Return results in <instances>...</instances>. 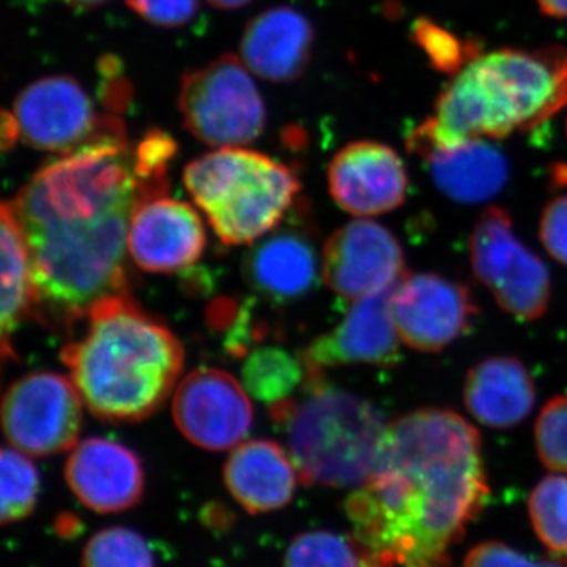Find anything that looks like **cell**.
I'll return each mask as SVG.
<instances>
[{"mask_svg":"<svg viewBox=\"0 0 567 567\" xmlns=\"http://www.w3.org/2000/svg\"><path fill=\"white\" fill-rule=\"evenodd\" d=\"M167 186L141 174L128 140L93 142L37 171L11 200L31 252L35 311L70 327L128 295L134 212Z\"/></svg>","mask_w":567,"mask_h":567,"instance_id":"obj_1","label":"cell"},{"mask_svg":"<svg viewBox=\"0 0 567 567\" xmlns=\"http://www.w3.org/2000/svg\"><path fill=\"white\" fill-rule=\"evenodd\" d=\"M488 495L481 436L468 421L446 409L395 417L374 473L346 499L361 567H446Z\"/></svg>","mask_w":567,"mask_h":567,"instance_id":"obj_2","label":"cell"},{"mask_svg":"<svg viewBox=\"0 0 567 567\" xmlns=\"http://www.w3.org/2000/svg\"><path fill=\"white\" fill-rule=\"evenodd\" d=\"M87 320L85 333L63 347L62 361L89 410L112 423L158 412L182 374L181 341L130 295L100 301Z\"/></svg>","mask_w":567,"mask_h":567,"instance_id":"obj_3","label":"cell"},{"mask_svg":"<svg viewBox=\"0 0 567 567\" xmlns=\"http://www.w3.org/2000/svg\"><path fill=\"white\" fill-rule=\"evenodd\" d=\"M567 104V54L499 50L476 55L447 84L432 117L409 134L421 158L465 142L503 140L546 122Z\"/></svg>","mask_w":567,"mask_h":567,"instance_id":"obj_4","label":"cell"},{"mask_svg":"<svg viewBox=\"0 0 567 567\" xmlns=\"http://www.w3.org/2000/svg\"><path fill=\"white\" fill-rule=\"evenodd\" d=\"M271 420L306 484L360 487L374 473L388 423L377 406L306 374L301 394L270 406Z\"/></svg>","mask_w":567,"mask_h":567,"instance_id":"obj_5","label":"cell"},{"mask_svg":"<svg viewBox=\"0 0 567 567\" xmlns=\"http://www.w3.org/2000/svg\"><path fill=\"white\" fill-rule=\"evenodd\" d=\"M194 203L223 244H254L286 219L300 181L264 153L226 147L194 159L183 173Z\"/></svg>","mask_w":567,"mask_h":567,"instance_id":"obj_6","label":"cell"},{"mask_svg":"<svg viewBox=\"0 0 567 567\" xmlns=\"http://www.w3.org/2000/svg\"><path fill=\"white\" fill-rule=\"evenodd\" d=\"M248 66L224 54L183 76L178 107L186 130L212 147H240L262 134L267 111Z\"/></svg>","mask_w":567,"mask_h":567,"instance_id":"obj_7","label":"cell"},{"mask_svg":"<svg viewBox=\"0 0 567 567\" xmlns=\"http://www.w3.org/2000/svg\"><path fill=\"white\" fill-rule=\"evenodd\" d=\"M473 274L507 315L535 322L546 315L551 284L546 264L514 233L506 210L488 207L470 235Z\"/></svg>","mask_w":567,"mask_h":567,"instance_id":"obj_8","label":"cell"},{"mask_svg":"<svg viewBox=\"0 0 567 567\" xmlns=\"http://www.w3.org/2000/svg\"><path fill=\"white\" fill-rule=\"evenodd\" d=\"M20 140L35 151L69 155L93 142L128 140L117 114H96L91 96L70 76L32 82L13 103Z\"/></svg>","mask_w":567,"mask_h":567,"instance_id":"obj_9","label":"cell"},{"mask_svg":"<svg viewBox=\"0 0 567 567\" xmlns=\"http://www.w3.org/2000/svg\"><path fill=\"white\" fill-rule=\"evenodd\" d=\"M81 394L55 372L21 377L3 395V434L31 456H54L76 446L82 427Z\"/></svg>","mask_w":567,"mask_h":567,"instance_id":"obj_10","label":"cell"},{"mask_svg":"<svg viewBox=\"0 0 567 567\" xmlns=\"http://www.w3.org/2000/svg\"><path fill=\"white\" fill-rule=\"evenodd\" d=\"M391 315L404 344L436 353L468 333L477 306L462 282L434 274L405 275L391 292Z\"/></svg>","mask_w":567,"mask_h":567,"instance_id":"obj_11","label":"cell"},{"mask_svg":"<svg viewBox=\"0 0 567 567\" xmlns=\"http://www.w3.org/2000/svg\"><path fill=\"white\" fill-rule=\"evenodd\" d=\"M405 275L402 246L382 224L369 219L347 223L323 246V281L344 300L393 289Z\"/></svg>","mask_w":567,"mask_h":567,"instance_id":"obj_12","label":"cell"},{"mask_svg":"<svg viewBox=\"0 0 567 567\" xmlns=\"http://www.w3.org/2000/svg\"><path fill=\"white\" fill-rule=\"evenodd\" d=\"M173 415L182 434L208 451L240 445L254 420L245 386L212 368L196 369L182 380L175 390Z\"/></svg>","mask_w":567,"mask_h":567,"instance_id":"obj_13","label":"cell"},{"mask_svg":"<svg viewBox=\"0 0 567 567\" xmlns=\"http://www.w3.org/2000/svg\"><path fill=\"white\" fill-rule=\"evenodd\" d=\"M249 287L274 305L301 300L316 289L322 275V257L303 204L293 205L292 215L252 246L245 259Z\"/></svg>","mask_w":567,"mask_h":567,"instance_id":"obj_14","label":"cell"},{"mask_svg":"<svg viewBox=\"0 0 567 567\" xmlns=\"http://www.w3.org/2000/svg\"><path fill=\"white\" fill-rule=\"evenodd\" d=\"M393 289L354 300L338 327L306 347L300 354L306 374H324L327 369L339 365L393 368L398 364L401 336L391 315Z\"/></svg>","mask_w":567,"mask_h":567,"instance_id":"obj_15","label":"cell"},{"mask_svg":"<svg viewBox=\"0 0 567 567\" xmlns=\"http://www.w3.org/2000/svg\"><path fill=\"white\" fill-rule=\"evenodd\" d=\"M328 188L350 215H383L405 203L409 174L394 148L374 141L350 142L328 166Z\"/></svg>","mask_w":567,"mask_h":567,"instance_id":"obj_16","label":"cell"},{"mask_svg":"<svg viewBox=\"0 0 567 567\" xmlns=\"http://www.w3.org/2000/svg\"><path fill=\"white\" fill-rule=\"evenodd\" d=\"M207 246L203 219L192 205L164 196L145 200L134 212L128 251L148 274L188 270Z\"/></svg>","mask_w":567,"mask_h":567,"instance_id":"obj_17","label":"cell"},{"mask_svg":"<svg viewBox=\"0 0 567 567\" xmlns=\"http://www.w3.org/2000/svg\"><path fill=\"white\" fill-rule=\"evenodd\" d=\"M65 480L82 505L99 514L122 513L136 506L144 495L140 457L122 443L102 436L73 447Z\"/></svg>","mask_w":567,"mask_h":567,"instance_id":"obj_18","label":"cell"},{"mask_svg":"<svg viewBox=\"0 0 567 567\" xmlns=\"http://www.w3.org/2000/svg\"><path fill=\"white\" fill-rule=\"evenodd\" d=\"M315 44V29L300 11L276 7L249 21L241 39V61L257 76L286 82L301 76Z\"/></svg>","mask_w":567,"mask_h":567,"instance_id":"obj_19","label":"cell"},{"mask_svg":"<svg viewBox=\"0 0 567 567\" xmlns=\"http://www.w3.org/2000/svg\"><path fill=\"white\" fill-rule=\"evenodd\" d=\"M298 476L290 454L271 440L240 443L224 466L227 491L249 514L274 513L289 505Z\"/></svg>","mask_w":567,"mask_h":567,"instance_id":"obj_20","label":"cell"},{"mask_svg":"<svg viewBox=\"0 0 567 567\" xmlns=\"http://www.w3.org/2000/svg\"><path fill=\"white\" fill-rule=\"evenodd\" d=\"M464 399L470 415L481 424L511 429L535 409V380L517 358H487L466 375Z\"/></svg>","mask_w":567,"mask_h":567,"instance_id":"obj_21","label":"cell"},{"mask_svg":"<svg viewBox=\"0 0 567 567\" xmlns=\"http://www.w3.org/2000/svg\"><path fill=\"white\" fill-rule=\"evenodd\" d=\"M425 163L436 188L461 204L491 200L502 192L509 175L505 155L483 140L435 153Z\"/></svg>","mask_w":567,"mask_h":567,"instance_id":"obj_22","label":"cell"},{"mask_svg":"<svg viewBox=\"0 0 567 567\" xmlns=\"http://www.w3.org/2000/svg\"><path fill=\"white\" fill-rule=\"evenodd\" d=\"M0 237H2V357L17 358L11 336L22 320L35 315V287H33L32 260L28 241L11 203L2 204L0 212Z\"/></svg>","mask_w":567,"mask_h":567,"instance_id":"obj_23","label":"cell"},{"mask_svg":"<svg viewBox=\"0 0 567 567\" xmlns=\"http://www.w3.org/2000/svg\"><path fill=\"white\" fill-rule=\"evenodd\" d=\"M241 380L249 394L271 406L292 398L305 385L306 368L300 357L281 347H257L246 354Z\"/></svg>","mask_w":567,"mask_h":567,"instance_id":"obj_24","label":"cell"},{"mask_svg":"<svg viewBox=\"0 0 567 567\" xmlns=\"http://www.w3.org/2000/svg\"><path fill=\"white\" fill-rule=\"evenodd\" d=\"M2 502L0 517L3 524H14L31 516L40 492V475L35 464L17 447L2 451Z\"/></svg>","mask_w":567,"mask_h":567,"instance_id":"obj_25","label":"cell"},{"mask_svg":"<svg viewBox=\"0 0 567 567\" xmlns=\"http://www.w3.org/2000/svg\"><path fill=\"white\" fill-rule=\"evenodd\" d=\"M529 518L537 537L550 550H567V477L547 476L528 499Z\"/></svg>","mask_w":567,"mask_h":567,"instance_id":"obj_26","label":"cell"},{"mask_svg":"<svg viewBox=\"0 0 567 567\" xmlns=\"http://www.w3.org/2000/svg\"><path fill=\"white\" fill-rule=\"evenodd\" d=\"M84 567H155L147 540L130 528L112 527L95 533L82 555Z\"/></svg>","mask_w":567,"mask_h":567,"instance_id":"obj_27","label":"cell"},{"mask_svg":"<svg viewBox=\"0 0 567 567\" xmlns=\"http://www.w3.org/2000/svg\"><path fill=\"white\" fill-rule=\"evenodd\" d=\"M284 567H361L350 537L315 529L295 537L286 551Z\"/></svg>","mask_w":567,"mask_h":567,"instance_id":"obj_28","label":"cell"},{"mask_svg":"<svg viewBox=\"0 0 567 567\" xmlns=\"http://www.w3.org/2000/svg\"><path fill=\"white\" fill-rule=\"evenodd\" d=\"M535 436L540 462L567 475V394L547 402L537 417Z\"/></svg>","mask_w":567,"mask_h":567,"instance_id":"obj_29","label":"cell"},{"mask_svg":"<svg viewBox=\"0 0 567 567\" xmlns=\"http://www.w3.org/2000/svg\"><path fill=\"white\" fill-rule=\"evenodd\" d=\"M413 39L425 52L432 66L443 73H458L466 63L475 59L470 54L468 44L447 32L442 25L424 18L413 25Z\"/></svg>","mask_w":567,"mask_h":567,"instance_id":"obj_30","label":"cell"},{"mask_svg":"<svg viewBox=\"0 0 567 567\" xmlns=\"http://www.w3.org/2000/svg\"><path fill=\"white\" fill-rule=\"evenodd\" d=\"M464 567H567V555L532 558L499 543H484L470 550Z\"/></svg>","mask_w":567,"mask_h":567,"instance_id":"obj_31","label":"cell"},{"mask_svg":"<svg viewBox=\"0 0 567 567\" xmlns=\"http://www.w3.org/2000/svg\"><path fill=\"white\" fill-rule=\"evenodd\" d=\"M200 0H126L130 9L145 21L162 28L188 24L199 10Z\"/></svg>","mask_w":567,"mask_h":567,"instance_id":"obj_32","label":"cell"},{"mask_svg":"<svg viewBox=\"0 0 567 567\" xmlns=\"http://www.w3.org/2000/svg\"><path fill=\"white\" fill-rule=\"evenodd\" d=\"M539 237L547 252L567 267V194L555 197L544 207Z\"/></svg>","mask_w":567,"mask_h":567,"instance_id":"obj_33","label":"cell"},{"mask_svg":"<svg viewBox=\"0 0 567 567\" xmlns=\"http://www.w3.org/2000/svg\"><path fill=\"white\" fill-rule=\"evenodd\" d=\"M100 70L103 74V104L112 114H121L125 111L126 103H128L130 95H132L128 82L122 78L121 62L110 55V58L103 59Z\"/></svg>","mask_w":567,"mask_h":567,"instance_id":"obj_34","label":"cell"},{"mask_svg":"<svg viewBox=\"0 0 567 567\" xmlns=\"http://www.w3.org/2000/svg\"><path fill=\"white\" fill-rule=\"evenodd\" d=\"M20 140V130H18L17 121L10 112L2 114V147L3 151H9L11 145Z\"/></svg>","mask_w":567,"mask_h":567,"instance_id":"obj_35","label":"cell"},{"mask_svg":"<svg viewBox=\"0 0 567 567\" xmlns=\"http://www.w3.org/2000/svg\"><path fill=\"white\" fill-rule=\"evenodd\" d=\"M537 3L548 17L567 18V0H537Z\"/></svg>","mask_w":567,"mask_h":567,"instance_id":"obj_36","label":"cell"},{"mask_svg":"<svg viewBox=\"0 0 567 567\" xmlns=\"http://www.w3.org/2000/svg\"><path fill=\"white\" fill-rule=\"evenodd\" d=\"M550 178L555 188L567 189V164H555V166L551 167Z\"/></svg>","mask_w":567,"mask_h":567,"instance_id":"obj_37","label":"cell"},{"mask_svg":"<svg viewBox=\"0 0 567 567\" xmlns=\"http://www.w3.org/2000/svg\"><path fill=\"white\" fill-rule=\"evenodd\" d=\"M208 2L221 10H235L245 7L251 0H208Z\"/></svg>","mask_w":567,"mask_h":567,"instance_id":"obj_38","label":"cell"},{"mask_svg":"<svg viewBox=\"0 0 567 567\" xmlns=\"http://www.w3.org/2000/svg\"><path fill=\"white\" fill-rule=\"evenodd\" d=\"M65 2L74 7V9L87 10L93 9V7L102 6L106 0H65Z\"/></svg>","mask_w":567,"mask_h":567,"instance_id":"obj_39","label":"cell"},{"mask_svg":"<svg viewBox=\"0 0 567 567\" xmlns=\"http://www.w3.org/2000/svg\"><path fill=\"white\" fill-rule=\"evenodd\" d=\"M566 130H567V123H566Z\"/></svg>","mask_w":567,"mask_h":567,"instance_id":"obj_40","label":"cell"}]
</instances>
